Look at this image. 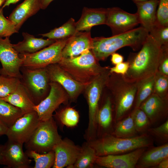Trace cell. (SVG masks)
Segmentation results:
<instances>
[{
	"label": "cell",
	"instance_id": "6da1fadb",
	"mask_svg": "<svg viewBox=\"0 0 168 168\" xmlns=\"http://www.w3.org/2000/svg\"><path fill=\"white\" fill-rule=\"evenodd\" d=\"M162 49L148 34L140 50L128 61L129 67L122 77L127 81L138 82L154 75L158 71Z\"/></svg>",
	"mask_w": 168,
	"mask_h": 168
},
{
	"label": "cell",
	"instance_id": "7a4b0ae2",
	"mask_svg": "<svg viewBox=\"0 0 168 168\" xmlns=\"http://www.w3.org/2000/svg\"><path fill=\"white\" fill-rule=\"evenodd\" d=\"M149 34L142 26L109 37L92 38V53L98 61L105 60L118 50L129 46L134 50L140 49Z\"/></svg>",
	"mask_w": 168,
	"mask_h": 168
},
{
	"label": "cell",
	"instance_id": "3957f363",
	"mask_svg": "<svg viewBox=\"0 0 168 168\" xmlns=\"http://www.w3.org/2000/svg\"><path fill=\"white\" fill-rule=\"evenodd\" d=\"M90 49L74 57L62 58L59 65L74 80L85 86L108 67L101 66Z\"/></svg>",
	"mask_w": 168,
	"mask_h": 168
},
{
	"label": "cell",
	"instance_id": "277c9868",
	"mask_svg": "<svg viewBox=\"0 0 168 168\" xmlns=\"http://www.w3.org/2000/svg\"><path fill=\"white\" fill-rule=\"evenodd\" d=\"M86 142L94 149L98 156L123 153L146 147L152 144L151 140L146 135L122 138L110 133Z\"/></svg>",
	"mask_w": 168,
	"mask_h": 168
},
{
	"label": "cell",
	"instance_id": "5b68a950",
	"mask_svg": "<svg viewBox=\"0 0 168 168\" xmlns=\"http://www.w3.org/2000/svg\"><path fill=\"white\" fill-rule=\"evenodd\" d=\"M139 82H129L121 75L111 73L106 86L109 89L113 97L116 122L122 119L132 106Z\"/></svg>",
	"mask_w": 168,
	"mask_h": 168
},
{
	"label": "cell",
	"instance_id": "8992f818",
	"mask_svg": "<svg viewBox=\"0 0 168 168\" xmlns=\"http://www.w3.org/2000/svg\"><path fill=\"white\" fill-rule=\"evenodd\" d=\"M109 67L86 86L84 91L88 107V123L84 135L86 142L96 138V117L103 91L111 73Z\"/></svg>",
	"mask_w": 168,
	"mask_h": 168
},
{
	"label": "cell",
	"instance_id": "52a82bcc",
	"mask_svg": "<svg viewBox=\"0 0 168 168\" xmlns=\"http://www.w3.org/2000/svg\"><path fill=\"white\" fill-rule=\"evenodd\" d=\"M62 139L53 117L47 120L40 121L25 145L27 150L45 153L53 150Z\"/></svg>",
	"mask_w": 168,
	"mask_h": 168
},
{
	"label": "cell",
	"instance_id": "ba28073f",
	"mask_svg": "<svg viewBox=\"0 0 168 168\" xmlns=\"http://www.w3.org/2000/svg\"><path fill=\"white\" fill-rule=\"evenodd\" d=\"M21 82L30 93L36 105L48 95L50 80L46 68H33L22 66Z\"/></svg>",
	"mask_w": 168,
	"mask_h": 168
},
{
	"label": "cell",
	"instance_id": "9c48e42d",
	"mask_svg": "<svg viewBox=\"0 0 168 168\" xmlns=\"http://www.w3.org/2000/svg\"><path fill=\"white\" fill-rule=\"evenodd\" d=\"M69 38L56 40L51 44L34 53L19 54L22 59V66L42 68L51 64L58 63L62 58V50Z\"/></svg>",
	"mask_w": 168,
	"mask_h": 168
},
{
	"label": "cell",
	"instance_id": "30bf717a",
	"mask_svg": "<svg viewBox=\"0 0 168 168\" xmlns=\"http://www.w3.org/2000/svg\"><path fill=\"white\" fill-rule=\"evenodd\" d=\"M50 90L47 96L39 104L34 110L36 112L40 121L47 120L53 117L54 112L62 104L68 102L69 98L64 88L58 83L51 82Z\"/></svg>",
	"mask_w": 168,
	"mask_h": 168
},
{
	"label": "cell",
	"instance_id": "8fae6325",
	"mask_svg": "<svg viewBox=\"0 0 168 168\" xmlns=\"http://www.w3.org/2000/svg\"><path fill=\"white\" fill-rule=\"evenodd\" d=\"M40 121L34 110L24 114L7 130L8 140L23 144L30 138Z\"/></svg>",
	"mask_w": 168,
	"mask_h": 168
},
{
	"label": "cell",
	"instance_id": "7c38bea8",
	"mask_svg": "<svg viewBox=\"0 0 168 168\" xmlns=\"http://www.w3.org/2000/svg\"><path fill=\"white\" fill-rule=\"evenodd\" d=\"M0 75L21 79L22 59L13 47L9 37L0 38Z\"/></svg>",
	"mask_w": 168,
	"mask_h": 168
},
{
	"label": "cell",
	"instance_id": "4fadbf2b",
	"mask_svg": "<svg viewBox=\"0 0 168 168\" xmlns=\"http://www.w3.org/2000/svg\"><path fill=\"white\" fill-rule=\"evenodd\" d=\"M45 68L51 82L60 84L67 92L71 101H75L84 91L85 86L74 80L58 63L50 64Z\"/></svg>",
	"mask_w": 168,
	"mask_h": 168
},
{
	"label": "cell",
	"instance_id": "5bb4252c",
	"mask_svg": "<svg viewBox=\"0 0 168 168\" xmlns=\"http://www.w3.org/2000/svg\"><path fill=\"white\" fill-rule=\"evenodd\" d=\"M139 24L136 13H129L117 7L107 8L105 25L111 29L112 35L131 30Z\"/></svg>",
	"mask_w": 168,
	"mask_h": 168
},
{
	"label": "cell",
	"instance_id": "9a60e30c",
	"mask_svg": "<svg viewBox=\"0 0 168 168\" xmlns=\"http://www.w3.org/2000/svg\"><path fill=\"white\" fill-rule=\"evenodd\" d=\"M145 149L141 148L122 155L97 156L95 164L107 168H134Z\"/></svg>",
	"mask_w": 168,
	"mask_h": 168
},
{
	"label": "cell",
	"instance_id": "2e32d148",
	"mask_svg": "<svg viewBox=\"0 0 168 168\" xmlns=\"http://www.w3.org/2000/svg\"><path fill=\"white\" fill-rule=\"evenodd\" d=\"M82 147L67 138L62 139L54 147L55 160L53 168H71L75 162Z\"/></svg>",
	"mask_w": 168,
	"mask_h": 168
},
{
	"label": "cell",
	"instance_id": "e0dca14e",
	"mask_svg": "<svg viewBox=\"0 0 168 168\" xmlns=\"http://www.w3.org/2000/svg\"><path fill=\"white\" fill-rule=\"evenodd\" d=\"M23 144L8 140L4 145V165L11 168H29L31 160L23 150Z\"/></svg>",
	"mask_w": 168,
	"mask_h": 168
},
{
	"label": "cell",
	"instance_id": "ac0fdd59",
	"mask_svg": "<svg viewBox=\"0 0 168 168\" xmlns=\"http://www.w3.org/2000/svg\"><path fill=\"white\" fill-rule=\"evenodd\" d=\"M92 39L90 31H77L68 39L62 51V58L76 57L91 50Z\"/></svg>",
	"mask_w": 168,
	"mask_h": 168
},
{
	"label": "cell",
	"instance_id": "d6986e66",
	"mask_svg": "<svg viewBox=\"0 0 168 168\" xmlns=\"http://www.w3.org/2000/svg\"><path fill=\"white\" fill-rule=\"evenodd\" d=\"M107 8L84 7L80 19L76 22L77 31H89L94 26L105 24Z\"/></svg>",
	"mask_w": 168,
	"mask_h": 168
},
{
	"label": "cell",
	"instance_id": "ffe728a7",
	"mask_svg": "<svg viewBox=\"0 0 168 168\" xmlns=\"http://www.w3.org/2000/svg\"><path fill=\"white\" fill-rule=\"evenodd\" d=\"M167 98H162L152 93L141 105L139 108L146 114L150 122L154 123L167 114Z\"/></svg>",
	"mask_w": 168,
	"mask_h": 168
},
{
	"label": "cell",
	"instance_id": "44dd1931",
	"mask_svg": "<svg viewBox=\"0 0 168 168\" xmlns=\"http://www.w3.org/2000/svg\"><path fill=\"white\" fill-rule=\"evenodd\" d=\"M40 9V0H24L12 11L8 19L14 23L19 31L26 21Z\"/></svg>",
	"mask_w": 168,
	"mask_h": 168
},
{
	"label": "cell",
	"instance_id": "7402d4cb",
	"mask_svg": "<svg viewBox=\"0 0 168 168\" xmlns=\"http://www.w3.org/2000/svg\"><path fill=\"white\" fill-rule=\"evenodd\" d=\"M158 1L149 0L135 4L139 24L148 33L156 24V12Z\"/></svg>",
	"mask_w": 168,
	"mask_h": 168
},
{
	"label": "cell",
	"instance_id": "603a6c76",
	"mask_svg": "<svg viewBox=\"0 0 168 168\" xmlns=\"http://www.w3.org/2000/svg\"><path fill=\"white\" fill-rule=\"evenodd\" d=\"M23 40L12 46L19 54H29L36 52L51 44L56 40L47 38H36L27 32H23Z\"/></svg>",
	"mask_w": 168,
	"mask_h": 168
},
{
	"label": "cell",
	"instance_id": "cb8c5ba5",
	"mask_svg": "<svg viewBox=\"0 0 168 168\" xmlns=\"http://www.w3.org/2000/svg\"><path fill=\"white\" fill-rule=\"evenodd\" d=\"M1 98L20 109L23 114L34 110L36 105L27 90L21 82L13 93Z\"/></svg>",
	"mask_w": 168,
	"mask_h": 168
},
{
	"label": "cell",
	"instance_id": "d4e9b609",
	"mask_svg": "<svg viewBox=\"0 0 168 168\" xmlns=\"http://www.w3.org/2000/svg\"><path fill=\"white\" fill-rule=\"evenodd\" d=\"M167 158L168 144L166 143L144 152L139 159L136 167L144 168L154 166Z\"/></svg>",
	"mask_w": 168,
	"mask_h": 168
},
{
	"label": "cell",
	"instance_id": "484cf974",
	"mask_svg": "<svg viewBox=\"0 0 168 168\" xmlns=\"http://www.w3.org/2000/svg\"><path fill=\"white\" fill-rule=\"evenodd\" d=\"M112 120V99L110 96H107L101 106H99L96 114V132L99 129L103 131L107 130L110 128Z\"/></svg>",
	"mask_w": 168,
	"mask_h": 168
},
{
	"label": "cell",
	"instance_id": "4316f807",
	"mask_svg": "<svg viewBox=\"0 0 168 168\" xmlns=\"http://www.w3.org/2000/svg\"><path fill=\"white\" fill-rule=\"evenodd\" d=\"M77 32L76 22L73 18H71L61 26L54 28L48 33L39 35L50 39L57 40L69 38Z\"/></svg>",
	"mask_w": 168,
	"mask_h": 168
},
{
	"label": "cell",
	"instance_id": "83f0119b",
	"mask_svg": "<svg viewBox=\"0 0 168 168\" xmlns=\"http://www.w3.org/2000/svg\"><path fill=\"white\" fill-rule=\"evenodd\" d=\"M23 115L20 109L0 98V120L8 128Z\"/></svg>",
	"mask_w": 168,
	"mask_h": 168
},
{
	"label": "cell",
	"instance_id": "f1b7e54d",
	"mask_svg": "<svg viewBox=\"0 0 168 168\" xmlns=\"http://www.w3.org/2000/svg\"><path fill=\"white\" fill-rule=\"evenodd\" d=\"M81 147V152L71 168L93 167L97 156L95 150L87 142Z\"/></svg>",
	"mask_w": 168,
	"mask_h": 168
},
{
	"label": "cell",
	"instance_id": "f546056e",
	"mask_svg": "<svg viewBox=\"0 0 168 168\" xmlns=\"http://www.w3.org/2000/svg\"><path fill=\"white\" fill-rule=\"evenodd\" d=\"M54 116L61 125L69 128L76 126L80 118L78 112L73 108L69 106L58 110Z\"/></svg>",
	"mask_w": 168,
	"mask_h": 168
},
{
	"label": "cell",
	"instance_id": "4dcf8cb0",
	"mask_svg": "<svg viewBox=\"0 0 168 168\" xmlns=\"http://www.w3.org/2000/svg\"><path fill=\"white\" fill-rule=\"evenodd\" d=\"M137 132L132 113L118 123L111 134L117 137L129 138L134 137Z\"/></svg>",
	"mask_w": 168,
	"mask_h": 168
},
{
	"label": "cell",
	"instance_id": "1f68e13d",
	"mask_svg": "<svg viewBox=\"0 0 168 168\" xmlns=\"http://www.w3.org/2000/svg\"><path fill=\"white\" fill-rule=\"evenodd\" d=\"M25 153L28 157L34 160L35 162L34 168H50L54 165L55 155L53 150L45 153H40L26 150Z\"/></svg>",
	"mask_w": 168,
	"mask_h": 168
},
{
	"label": "cell",
	"instance_id": "d6a6232c",
	"mask_svg": "<svg viewBox=\"0 0 168 168\" xmlns=\"http://www.w3.org/2000/svg\"><path fill=\"white\" fill-rule=\"evenodd\" d=\"M155 75L139 82L136 96L135 108L141 104L153 93Z\"/></svg>",
	"mask_w": 168,
	"mask_h": 168
},
{
	"label": "cell",
	"instance_id": "836d02e7",
	"mask_svg": "<svg viewBox=\"0 0 168 168\" xmlns=\"http://www.w3.org/2000/svg\"><path fill=\"white\" fill-rule=\"evenodd\" d=\"M21 82L17 77L0 75V98H4L13 93Z\"/></svg>",
	"mask_w": 168,
	"mask_h": 168
},
{
	"label": "cell",
	"instance_id": "e575fe53",
	"mask_svg": "<svg viewBox=\"0 0 168 168\" xmlns=\"http://www.w3.org/2000/svg\"><path fill=\"white\" fill-rule=\"evenodd\" d=\"M168 76L158 72L155 75L153 93L162 98H168Z\"/></svg>",
	"mask_w": 168,
	"mask_h": 168
},
{
	"label": "cell",
	"instance_id": "d590c367",
	"mask_svg": "<svg viewBox=\"0 0 168 168\" xmlns=\"http://www.w3.org/2000/svg\"><path fill=\"white\" fill-rule=\"evenodd\" d=\"M148 33L161 47L168 46V26L156 24Z\"/></svg>",
	"mask_w": 168,
	"mask_h": 168
},
{
	"label": "cell",
	"instance_id": "8d00e7d4",
	"mask_svg": "<svg viewBox=\"0 0 168 168\" xmlns=\"http://www.w3.org/2000/svg\"><path fill=\"white\" fill-rule=\"evenodd\" d=\"M18 32L14 23L3 14V8H0V38L10 37L12 34Z\"/></svg>",
	"mask_w": 168,
	"mask_h": 168
},
{
	"label": "cell",
	"instance_id": "74e56055",
	"mask_svg": "<svg viewBox=\"0 0 168 168\" xmlns=\"http://www.w3.org/2000/svg\"><path fill=\"white\" fill-rule=\"evenodd\" d=\"M132 114L137 131L142 132L145 131L150 123L146 114L139 108L135 109Z\"/></svg>",
	"mask_w": 168,
	"mask_h": 168
},
{
	"label": "cell",
	"instance_id": "f35d334b",
	"mask_svg": "<svg viewBox=\"0 0 168 168\" xmlns=\"http://www.w3.org/2000/svg\"><path fill=\"white\" fill-rule=\"evenodd\" d=\"M156 12V24L168 26V0H158Z\"/></svg>",
	"mask_w": 168,
	"mask_h": 168
},
{
	"label": "cell",
	"instance_id": "ab89813d",
	"mask_svg": "<svg viewBox=\"0 0 168 168\" xmlns=\"http://www.w3.org/2000/svg\"><path fill=\"white\" fill-rule=\"evenodd\" d=\"M148 131L156 138L163 140H166L168 138V120L158 127L149 129Z\"/></svg>",
	"mask_w": 168,
	"mask_h": 168
},
{
	"label": "cell",
	"instance_id": "60d3db41",
	"mask_svg": "<svg viewBox=\"0 0 168 168\" xmlns=\"http://www.w3.org/2000/svg\"><path fill=\"white\" fill-rule=\"evenodd\" d=\"M162 53L159 65L158 72L168 76V46L162 47Z\"/></svg>",
	"mask_w": 168,
	"mask_h": 168
},
{
	"label": "cell",
	"instance_id": "b9f144b4",
	"mask_svg": "<svg viewBox=\"0 0 168 168\" xmlns=\"http://www.w3.org/2000/svg\"><path fill=\"white\" fill-rule=\"evenodd\" d=\"M128 61L122 62L116 65L113 67L110 68V72L111 73H115L124 75L127 72L129 67Z\"/></svg>",
	"mask_w": 168,
	"mask_h": 168
},
{
	"label": "cell",
	"instance_id": "7bdbcfd3",
	"mask_svg": "<svg viewBox=\"0 0 168 168\" xmlns=\"http://www.w3.org/2000/svg\"><path fill=\"white\" fill-rule=\"evenodd\" d=\"M111 55V61L113 64L115 65L123 62L124 57L120 54L114 52Z\"/></svg>",
	"mask_w": 168,
	"mask_h": 168
},
{
	"label": "cell",
	"instance_id": "ee69618b",
	"mask_svg": "<svg viewBox=\"0 0 168 168\" xmlns=\"http://www.w3.org/2000/svg\"><path fill=\"white\" fill-rule=\"evenodd\" d=\"M54 0H40L41 9L44 10Z\"/></svg>",
	"mask_w": 168,
	"mask_h": 168
},
{
	"label": "cell",
	"instance_id": "f6af8a7d",
	"mask_svg": "<svg viewBox=\"0 0 168 168\" xmlns=\"http://www.w3.org/2000/svg\"><path fill=\"white\" fill-rule=\"evenodd\" d=\"M8 128L0 120V137L6 135Z\"/></svg>",
	"mask_w": 168,
	"mask_h": 168
},
{
	"label": "cell",
	"instance_id": "bcb514c9",
	"mask_svg": "<svg viewBox=\"0 0 168 168\" xmlns=\"http://www.w3.org/2000/svg\"><path fill=\"white\" fill-rule=\"evenodd\" d=\"M159 168H167L168 167V158L162 160L157 165Z\"/></svg>",
	"mask_w": 168,
	"mask_h": 168
},
{
	"label": "cell",
	"instance_id": "7dc6e473",
	"mask_svg": "<svg viewBox=\"0 0 168 168\" xmlns=\"http://www.w3.org/2000/svg\"><path fill=\"white\" fill-rule=\"evenodd\" d=\"M20 0H6V1L2 7L3 8L6 7H8L10 5L12 4H15L18 2Z\"/></svg>",
	"mask_w": 168,
	"mask_h": 168
},
{
	"label": "cell",
	"instance_id": "c3c4849f",
	"mask_svg": "<svg viewBox=\"0 0 168 168\" xmlns=\"http://www.w3.org/2000/svg\"><path fill=\"white\" fill-rule=\"evenodd\" d=\"M3 147L4 145L0 144V165H4L3 158Z\"/></svg>",
	"mask_w": 168,
	"mask_h": 168
},
{
	"label": "cell",
	"instance_id": "681fc988",
	"mask_svg": "<svg viewBox=\"0 0 168 168\" xmlns=\"http://www.w3.org/2000/svg\"><path fill=\"white\" fill-rule=\"evenodd\" d=\"M134 3L136 4L147 1L149 0H131Z\"/></svg>",
	"mask_w": 168,
	"mask_h": 168
},
{
	"label": "cell",
	"instance_id": "f907efd6",
	"mask_svg": "<svg viewBox=\"0 0 168 168\" xmlns=\"http://www.w3.org/2000/svg\"><path fill=\"white\" fill-rule=\"evenodd\" d=\"M5 1L6 0H0V7L4 4Z\"/></svg>",
	"mask_w": 168,
	"mask_h": 168
}]
</instances>
